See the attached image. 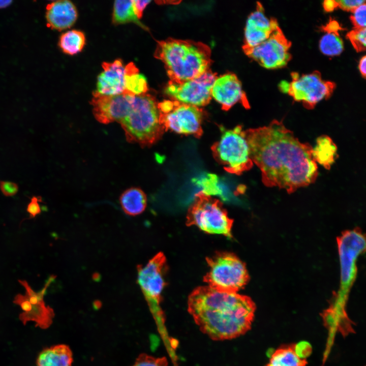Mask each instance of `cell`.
Instances as JSON below:
<instances>
[{"label":"cell","mask_w":366,"mask_h":366,"mask_svg":"<svg viewBox=\"0 0 366 366\" xmlns=\"http://www.w3.org/2000/svg\"><path fill=\"white\" fill-rule=\"evenodd\" d=\"M323 6L324 10L327 12H331L338 7L337 1L327 0L323 2Z\"/></svg>","instance_id":"obj_37"},{"label":"cell","mask_w":366,"mask_h":366,"mask_svg":"<svg viewBox=\"0 0 366 366\" xmlns=\"http://www.w3.org/2000/svg\"><path fill=\"white\" fill-rule=\"evenodd\" d=\"M322 29L326 33H338L339 30L342 29V27L337 21L330 20L325 26L322 27Z\"/></svg>","instance_id":"obj_36"},{"label":"cell","mask_w":366,"mask_h":366,"mask_svg":"<svg viewBox=\"0 0 366 366\" xmlns=\"http://www.w3.org/2000/svg\"><path fill=\"white\" fill-rule=\"evenodd\" d=\"M208 270L203 281L221 292L237 293L247 284L249 276L245 264L235 254L217 252L206 258Z\"/></svg>","instance_id":"obj_5"},{"label":"cell","mask_w":366,"mask_h":366,"mask_svg":"<svg viewBox=\"0 0 366 366\" xmlns=\"http://www.w3.org/2000/svg\"><path fill=\"white\" fill-rule=\"evenodd\" d=\"M150 2V1H133L134 12L139 19L141 18L144 9Z\"/></svg>","instance_id":"obj_35"},{"label":"cell","mask_w":366,"mask_h":366,"mask_svg":"<svg viewBox=\"0 0 366 366\" xmlns=\"http://www.w3.org/2000/svg\"><path fill=\"white\" fill-rule=\"evenodd\" d=\"M291 43L279 27L269 37L253 47H242L244 52L260 65L268 69L282 68L291 58L289 50Z\"/></svg>","instance_id":"obj_13"},{"label":"cell","mask_w":366,"mask_h":366,"mask_svg":"<svg viewBox=\"0 0 366 366\" xmlns=\"http://www.w3.org/2000/svg\"><path fill=\"white\" fill-rule=\"evenodd\" d=\"M296 354L301 359H306L312 352V347L307 342H301L294 344Z\"/></svg>","instance_id":"obj_32"},{"label":"cell","mask_w":366,"mask_h":366,"mask_svg":"<svg viewBox=\"0 0 366 366\" xmlns=\"http://www.w3.org/2000/svg\"><path fill=\"white\" fill-rule=\"evenodd\" d=\"M251 158L260 169L262 181L291 193L313 183L318 176L312 147L299 141L283 123L245 130Z\"/></svg>","instance_id":"obj_1"},{"label":"cell","mask_w":366,"mask_h":366,"mask_svg":"<svg viewBox=\"0 0 366 366\" xmlns=\"http://www.w3.org/2000/svg\"><path fill=\"white\" fill-rule=\"evenodd\" d=\"M158 108L160 122L165 131L197 138L202 135L204 113L199 107L167 100L158 103Z\"/></svg>","instance_id":"obj_8"},{"label":"cell","mask_w":366,"mask_h":366,"mask_svg":"<svg viewBox=\"0 0 366 366\" xmlns=\"http://www.w3.org/2000/svg\"><path fill=\"white\" fill-rule=\"evenodd\" d=\"M12 3V1H0V9L8 7Z\"/></svg>","instance_id":"obj_39"},{"label":"cell","mask_w":366,"mask_h":366,"mask_svg":"<svg viewBox=\"0 0 366 366\" xmlns=\"http://www.w3.org/2000/svg\"><path fill=\"white\" fill-rule=\"evenodd\" d=\"M312 153L316 163L329 169L337 157V147L330 137L322 135L317 139Z\"/></svg>","instance_id":"obj_22"},{"label":"cell","mask_w":366,"mask_h":366,"mask_svg":"<svg viewBox=\"0 0 366 366\" xmlns=\"http://www.w3.org/2000/svg\"><path fill=\"white\" fill-rule=\"evenodd\" d=\"M75 5L70 1H56L48 4L46 8L45 17L48 27L57 30L70 28L77 18Z\"/></svg>","instance_id":"obj_19"},{"label":"cell","mask_w":366,"mask_h":366,"mask_svg":"<svg viewBox=\"0 0 366 366\" xmlns=\"http://www.w3.org/2000/svg\"><path fill=\"white\" fill-rule=\"evenodd\" d=\"M85 42L84 34L81 31L74 29L67 31L60 36L58 45L64 53L74 55L82 50Z\"/></svg>","instance_id":"obj_26"},{"label":"cell","mask_w":366,"mask_h":366,"mask_svg":"<svg viewBox=\"0 0 366 366\" xmlns=\"http://www.w3.org/2000/svg\"><path fill=\"white\" fill-rule=\"evenodd\" d=\"M255 310L256 305L249 296L208 286L196 288L188 298V311L195 323L215 341L231 340L247 332Z\"/></svg>","instance_id":"obj_2"},{"label":"cell","mask_w":366,"mask_h":366,"mask_svg":"<svg viewBox=\"0 0 366 366\" xmlns=\"http://www.w3.org/2000/svg\"><path fill=\"white\" fill-rule=\"evenodd\" d=\"M112 21L115 24L133 22L142 28L147 30L136 15L133 8V1H115L113 5Z\"/></svg>","instance_id":"obj_24"},{"label":"cell","mask_w":366,"mask_h":366,"mask_svg":"<svg viewBox=\"0 0 366 366\" xmlns=\"http://www.w3.org/2000/svg\"><path fill=\"white\" fill-rule=\"evenodd\" d=\"M188 210L186 224L196 226L210 234H222L231 237L233 220L219 200L200 192Z\"/></svg>","instance_id":"obj_7"},{"label":"cell","mask_w":366,"mask_h":366,"mask_svg":"<svg viewBox=\"0 0 366 366\" xmlns=\"http://www.w3.org/2000/svg\"><path fill=\"white\" fill-rule=\"evenodd\" d=\"M216 74L208 70L202 75L180 82L169 81L166 94L172 100L199 107L207 105L211 99V90Z\"/></svg>","instance_id":"obj_12"},{"label":"cell","mask_w":366,"mask_h":366,"mask_svg":"<svg viewBox=\"0 0 366 366\" xmlns=\"http://www.w3.org/2000/svg\"><path fill=\"white\" fill-rule=\"evenodd\" d=\"M18 185L14 182L0 180V190L4 195L11 197L16 194L18 191Z\"/></svg>","instance_id":"obj_31"},{"label":"cell","mask_w":366,"mask_h":366,"mask_svg":"<svg viewBox=\"0 0 366 366\" xmlns=\"http://www.w3.org/2000/svg\"><path fill=\"white\" fill-rule=\"evenodd\" d=\"M55 276H50L41 290L36 292L26 280H19L18 282L25 289L24 295L17 294L13 303L20 307L22 312L19 314V320L23 325L27 322L34 321L36 326L42 329L48 328L52 324L54 317L52 308L47 306L44 300L47 289L54 281Z\"/></svg>","instance_id":"obj_9"},{"label":"cell","mask_w":366,"mask_h":366,"mask_svg":"<svg viewBox=\"0 0 366 366\" xmlns=\"http://www.w3.org/2000/svg\"><path fill=\"white\" fill-rule=\"evenodd\" d=\"M155 57L164 64L170 81L180 82L197 78L208 70L211 50L206 44L168 38L158 42Z\"/></svg>","instance_id":"obj_3"},{"label":"cell","mask_w":366,"mask_h":366,"mask_svg":"<svg viewBox=\"0 0 366 366\" xmlns=\"http://www.w3.org/2000/svg\"><path fill=\"white\" fill-rule=\"evenodd\" d=\"M103 71L98 77L97 93L102 95L114 96L126 91V66L120 59L112 63L104 62Z\"/></svg>","instance_id":"obj_18"},{"label":"cell","mask_w":366,"mask_h":366,"mask_svg":"<svg viewBox=\"0 0 366 366\" xmlns=\"http://www.w3.org/2000/svg\"><path fill=\"white\" fill-rule=\"evenodd\" d=\"M347 37L357 51H364L366 46V28H355L350 32Z\"/></svg>","instance_id":"obj_28"},{"label":"cell","mask_w":366,"mask_h":366,"mask_svg":"<svg viewBox=\"0 0 366 366\" xmlns=\"http://www.w3.org/2000/svg\"><path fill=\"white\" fill-rule=\"evenodd\" d=\"M41 201L40 197L33 196L32 198L26 208V211L29 216V219L34 218L41 213V207L39 203Z\"/></svg>","instance_id":"obj_33"},{"label":"cell","mask_w":366,"mask_h":366,"mask_svg":"<svg viewBox=\"0 0 366 366\" xmlns=\"http://www.w3.org/2000/svg\"><path fill=\"white\" fill-rule=\"evenodd\" d=\"M279 27L277 20L267 17L262 5L258 3L256 10L247 19L243 46L253 47L260 44L268 39Z\"/></svg>","instance_id":"obj_16"},{"label":"cell","mask_w":366,"mask_h":366,"mask_svg":"<svg viewBox=\"0 0 366 366\" xmlns=\"http://www.w3.org/2000/svg\"><path fill=\"white\" fill-rule=\"evenodd\" d=\"M119 123L128 141L142 146L157 142L165 131L160 122L158 103L147 93L135 95L129 113Z\"/></svg>","instance_id":"obj_4"},{"label":"cell","mask_w":366,"mask_h":366,"mask_svg":"<svg viewBox=\"0 0 366 366\" xmlns=\"http://www.w3.org/2000/svg\"><path fill=\"white\" fill-rule=\"evenodd\" d=\"M166 257L162 252L157 254L144 265L137 267L138 284L154 313L162 314L160 304L162 293L166 285Z\"/></svg>","instance_id":"obj_10"},{"label":"cell","mask_w":366,"mask_h":366,"mask_svg":"<svg viewBox=\"0 0 366 366\" xmlns=\"http://www.w3.org/2000/svg\"><path fill=\"white\" fill-rule=\"evenodd\" d=\"M351 20L355 28H365L366 25V5L362 4L356 8L352 11Z\"/></svg>","instance_id":"obj_30"},{"label":"cell","mask_w":366,"mask_h":366,"mask_svg":"<svg viewBox=\"0 0 366 366\" xmlns=\"http://www.w3.org/2000/svg\"><path fill=\"white\" fill-rule=\"evenodd\" d=\"M211 96L224 110H228L238 103H241L246 108H250L241 82L233 73L224 74L216 78L211 88Z\"/></svg>","instance_id":"obj_15"},{"label":"cell","mask_w":366,"mask_h":366,"mask_svg":"<svg viewBox=\"0 0 366 366\" xmlns=\"http://www.w3.org/2000/svg\"><path fill=\"white\" fill-rule=\"evenodd\" d=\"M119 201L123 210L131 216L142 213L147 204L145 194L138 188H131L126 190L121 195Z\"/></svg>","instance_id":"obj_21"},{"label":"cell","mask_w":366,"mask_h":366,"mask_svg":"<svg viewBox=\"0 0 366 366\" xmlns=\"http://www.w3.org/2000/svg\"><path fill=\"white\" fill-rule=\"evenodd\" d=\"M125 88L135 95L146 94L148 86L145 77L139 73L138 68L133 63L126 66Z\"/></svg>","instance_id":"obj_25"},{"label":"cell","mask_w":366,"mask_h":366,"mask_svg":"<svg viewBox=\"0 0 366 366\" xmlns=\"http://www.w3.org/2000/svg\"><path fill=\"white\" fill-rule=\"evenodd\" d=\"M337 2L338 7L351 12L359 6L365 3L364 0H341L337 1Z\"/></svg>","instance_id":"obj_34"},{"label":"cell","mask_w":366,"mask_h":366,"mask_svg":"<svg viewBox=\"0 0 366 366\" xmlns=\"http://www.w3.org/2000/svg\"><path fill=\"white\" fill-rule=\"evenodd\" d=\"M342 282L348 285L354 278L356 258L364 248V239L360 233L350 231L345 233L339 240Z\"/></svg>","instance_id":"obj_17"},{"label":"cell","mask_w":366,"mask_h":366,"mask_svg":"<svg viewBox=\"0 0 366 366\" xmlns=\"http://www.w3.org/2000/svg\"><path fill=\"white\" fill-rule=\"evenodd\" d=\"M306 359L300 358L295 353L294 344L281 346L271 355L265 366H307Z\"/></svg>","instance_id":"obj_23"},{"label":"cell","mask_w":366,"mask_h":366,"mask_svg":"<svg viewBox=\"0 0 366 366\" xmlns=\"http://www.w3.org/2000/svg\"><path fill=\"white\" fill-rule=\"evenodd\" d=\"M215 160L230 173L240 175L253 165L245 130L237 126L222 130L220 139L211 147Z\"/></svg>","instance_id":"obj_6"},{"label":"cell","mask_w":366,"mask_h":366,"mask_svg":"<svg viewBox=\"0 0 366 366\" xmlns=\"http://www.w3.org/2000/svg\"><path fill=\"white\" fill-rule=\"evenodd\" d=\"M165 357H155L146 354H141L132 366H168Z\"/></svg>","instance_id":"obj_29"},{"label":"cell","mask_w":366,"mask_h":366,"mask_svg":"<svg viewBox=\"0 0 366 366\" xmlns=\"http://www.w3.org/2000/svg\"><path fill=\"white\" fill-rule=\"evenodd\" d=\"M319 48L324 55L334 56L343 52L344 44L339 33H326L319 41Z\"/></svg>","instance_id":"obj_27"},{"label":"cell","mask_w":366,"mask_h":366,"mask_svg":"<svg viewBox=\"0 0 366 366\" xmlns=\"http://www.w3.org/2000/svg\"><path fill=\"white\" fill-rule=\"evenodd\" d=\"M73 361L70 347L59 344L43 349L37 357L36 366H71Z\"/></svg>","instance_id":"obj_20"},{"label":"cell","mask_w":366,"mask_h":366,"mask_svg":"<svg viewBox=\"0 0 366 366\" xmlns=\"http://www.w3.org/2000/svg\"><path fill=\"white\" fill-rule=\"evenodd\" d=\"M90 101L97 120L104 124L119 123L129 113L135 95L128 91L114 96L102 95L94 91Z\"/></svg>","instance_id":"obj_14"},{"label":"cell","mask_w":366,"mask_h":366,"mask_svg":"<svg viewBox=\"0 0 366 366\" xmlns=\"http://www.w3.org/2000/svg\"><path fill=\"white\" fill-rule=\"evenodd\" d=\"M287 93L308 109H312L318 102L328 98L335 87L334 83L324 80L318 71L299 75L292 73Z\"/></svg>","instance_id":"obj_11"},{"label":"cell","mask_w":366,"mask_h":366,"mask_svg":"<svg viewBox=\"0 0 366 366\" xmlns=\"http://www.w3.org/2000/svg\"><path fill=\"white\" fill-rule=\"evenodd\" d=\"M366 57L365 56H363L361 57L359 61V70L360 72V73L361 74L363 77H365V74H366Z\"/></svg>","instance_id":"obj_38"}]
</instances>
